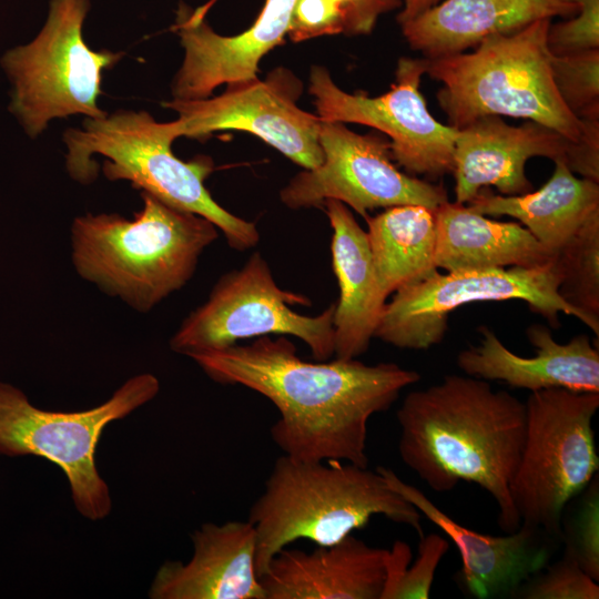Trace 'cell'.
<instances>
[{"instance_id":"cell-1","label":"cell","mask_w":599,"mask_h":599,"mask_svg":"<svg viewBox=\"0 0 599 599\" xmlns=\"http://www.w3.org/2000/svg\"><path fill=\"white\" fill-rule=\"evenodd\" d=\"M189 357L214 382L242 385L271 400L280 413L271 437L283 455L298 461L335 459L368 467L369 418L420 379L418 372L395 363L307 362L284 335Z\"/></svg>"},{"instance_id":"cell-2","label":"cell","mask_w":599,"mask_h":599,"mask_svg":"<svg viewBox=\"0 0 599 599\" xmlns=\"http://www.w3.org/2000/svg\"><path fill=\"white\" fill-rule=\"evenodd\" d=\"M398 453L432 490L474 483L496 501L498 526L516 531L520 518L510 496L526 433V405L488 380L446 375L406 395L396 413Z\"/></svg>"},{"instance_id":"cell-3","label":"cell","mask_w":599,"mask_h":599,"mask_svg":"<svg viewBox=\"0 0 599 599\" xmlns=\"http://www.w3.org/2000/svg\"><path fill=\"white\" fill-rule=\"evenodd\" d=\"M141 197L143 207L132 220L116 213L75 217L71 260L83 280L148 313L193 277L219 229L148 192L141 191Z\"/></svg>"},{"instance_id":"cell-4","label":"cell","mask_w":599,"mask_h":599,"mask_svg":"<svg viewBox=\"0 0 599 599\" xmlns=\"http://www.w3.org/2000/svg\"><path fill=\"white\" fill-rule=\"evenodd\" d=\"M378 515L412 527L419 538L424 535L422 514L377 469L335 459L298 461L282 455L248 514L256 534L257 576L295 540L331 546Z\"/></svg>"},{"instance_id":"cell-5","label":"cell","mask_w":599,"mask_h":599,"mask_svg":"<svg viewBox=\"0 0 599 599\" xmlns=\"http://www.w3.org/2000/svg\"><path fill=\"white\" fill-rule=\"evenodd\" d=\"M177 138V121L160 123L145 111L88 118L83 129L64 132L67 170L73 180L90 184L99 173L92 155H104L108 160L102 170L109 180H126L170 206L207 219L233 250L256 246L260 242L256 224L222 207L204 186L213 171L211 159L199 156L187 162L177 159L171 150Z\"/></svg>"},{"instance_id":"cell-6","label":"cell","mask_w":599,"mask_h":599,"mask_svg":"<svg viewBox=\"0 0 599 599\" xmlns=\"http://www.w3.org/2000/svg\"><path fill=\"white\" fill-rule=\"evenodd\" d=\"M550 19L493 34L471 52L427 59L426 72L443 83L438 102L457 130L487 115L541 123L578 142L583 121L559 95L548 45Z\"/></svg>"},{"instance_id":"cell-7","label":"cell","mask_w":599,"mask_h":599,"mask_svg":"<svg viewBox=\"0 0 599 599\" xmlns=\"http://www.w3.org/2000/svg\"><path fill=\"white\" fill-rule=\"evenodd\" d=\"M525 405L526 433L511 500L521 525L561 540L566 505L598 474L592 420L599 393L551 387L530 392Z\"/></svg>"},{"instance_id":"cell-8","label":"cell","mask_w":599,"mask_h":599,"mask_svg":"<svg viewBox=\"0 0 599 599\" xmlns=\"http://www.w3.org/2000/svg\"><path fill=\"white\" fill-rule=\"evenodd\" d=\"M159 390V379L142 373L97 407L52 412L33 406L20 389L0 382V455H33L55 464L69 481L80 515L101 520L111 512L112 499L95 464L99 439L110 423L149 403Z\"/></svg>"},{"instance_id":"cell-9","label":"cell","mask_w":599,"mask_h":599,"mask_svg":"<svg viewBox=\"0 0 599 599\" xmlns=\"http://www.w3.org/2000/svg\"><path fill=\"white\" fill-rule=\"evenodd\" d=\"M89 0H52L48 20L27 45L10 50L2 60L13 91L11 111L26 131L37 136L54 118L84 114L101 119L102 71L122 57L93 51L82 38Z\"/></svg>"},{"instance_id":"cell-10","label":"cell","mask_w":599,"mask_h":599,"mask_svg":"<svg viewBox=\"0 0 599 599\" xmlns=\"http://www.w3.org/2000/svg\"><path fill=\"white\" fill-rule=\"evenodd\" d=\"M292 305L307 306L311 300L281 288L266 260L254 252L241 268L220 276L207 300L183 319L170 347L189 356L245 338L292 335L309 347L315 361H327L334 355L335 304L315 316L298 314Z\"/></svg>"},{"instance_id":"cell-11","label":"cell","mask_w":599,"mask_h":599,"mask_svg":"<svg viewBox=\"0 0 599 599\" xmlns=\"http://www.w3.org/2000/svg\"><path fill=\"white\" fill-rule=\"evenodd\" d=\"M561 273L557 257L537 267L438 271L429 277L394 293L386 303L375 337L398 348L428 349L447 332L449 314L474 302L518 300L560 326L559 314L577 317L558 294Z\"/></svg>"},{"instance_id":"cell-12","label":"cell","mask_w":599,"mask_h":599,"mask_svg":"<svg viewBox=\"0 0 599 599\" xmlns=\"http://www.w3.org/2000/svg\"><path fill=\"white\" fill-rule=\"evenodd\" d=\"M323 162L304 170L282 189L290 209L322 206L337 200L365 219L378 207L417 204L435 211L448 201L446 190L400 172L393 163L390 142L376 134H358L342 122L322 121Z\"/></svg>"},{"instance_id":"cell-13","label":"cell","mask_w":599,"mask_h":599,"mask_svg":"<svg viewBox=\"0 0 599 599\" xmlns=\"http://www.w3.org/2000/svg\"><path fill=\"white\" fill-rule=\"evenodd\" d=\"M427 59L402 58L396 81L386 93L369 98L341 90L323 67L311 70L309 92L322 121L358 123L390 138L393 160L410 174L438 177L454 169L457 129L429 112L419 84Z\"/></svg>"},{"instance_id":"cell-14","label":"cell","mask_w":599,"mask_h":599,"mask_svg":"<svg viewBox=\"0 0 599 599\" xmlns=\"http://www.w3.org/2000/svg\"><path fill=\"white\" fill-rule=\"evenodd\" d=\"M291 79L271 75L229 83L219 97L163 103L179 113V135L202 139L220 130L253 133L305 170L319 166L322 119L300 109Z\"/></svg>"},{"instance_id":"cell-15","label":"cell","mask_w":599,"mask_h":599,"mask_svg":"<svg viewBox=\"0 0 599 599\" xmlns=\"http://www.w3.org/2000/svg\"><path fill=\"white\" fill-rule=\"evenodd\" d=\"M376 469L390 488L410 501L455 544L461 559L456 580L470 597L512 598L517 588L550 562L562 545L547 531L526 525L506 536L477 532L455 521L392 469L383 466Z\"/></svg>"},{"instance_id":"cell-16","label":"cell","mask_w":599,"mask_h":599,"mask_svg":"<svg viewBox=\"0 0 599 599\" xmlns=\"http://www.w3.org/2000/svg\"><path fill=\"white\" fill-rule=\"evenodd\" d=\"M297 1L266 0L255 22L234 37L210 28L205 7L193 10L181 4L174 30L185 53L172 85L174 99H206L220 84L256 79L261 58L288 32Z\"/></svg>"},{"instance_id":"cell-17","label":"cell","mask_w":599,"mask_h":599,"mask_svg":"<svg viewBox=\"0 0 599 599\" xmlns=\"http://www.w3.org/2000/svg\"><path fill=\"white\" fill-rule=\"evenodd\" d=\"M573 143L535 121L515 126L498 115L479 118L455 136V202L468 203L486 186H495L501 195L531 192L527 161L542 156L566 163Z\"/></svg>"},{"instance_id":"cell-18","label":"cell","mask_w":599,"mask_h":599,"mask_svg":"<svg viewBox=\"0 0 599 599\" xmlns=\"http://www.w3.org/2000/svg\"><path fill=\"white\" fill-rule=\"evenodd\" d=\"M187 562L165 561L149 590L152 599H265L255 568L256 534L246 520L205 522L191 534Z\"/></svg>"},{"instance_id":"cell-19","label":"cell","mask_w":599,"mask_h":599,"mask_svg":"<svg viewBox=\"0 0 599 599\" xmlns=\"http://www.w3.org/2000/svg\"><path fill=\"white\" fill-rule=\"evenodd\" d=\"M479 345L459 352L458 367L468 376L500 380L530 392L551 387L581 393H599V349L586 334L558 343L550 328L532 324L527 331L536 348L534 357H521L508 349L488 327H479Z\"/></svg>"},{"instance_id":"cell-20","label":"cell","mask_w":599,"mask_h":599,"mask_svg":"<svg viewBox=\"0 0 599 599\" xmlns=\"http://www.w3.org/2000/svg\"><path fill=\"white\" fill-rule=\"evenodd\" d=\"M387 557L349 535L311 552L283 548L260 580L265 599H380Z\"/></svg>"},{"instance_id":"cell-21","label":"cell","mask_w":599,"mask_h":599,"mask_svg":"<svg viewBox=\"0 0 599 599\" xmlns=\"http://www.w3.org/2000/svg\"><path fill=\"white\" fill-rule=\"evenodd\" d=\"M322 206L333 230L332 265L339 287L333 314L334 355L357 358L375 337L387 296L376 276L367 232L349 207L337 200Z\"/></svg>"},{"instance_id":"cell-22","label":"cell","mask_w":599,"mask_h":599,"mask_svg":"<svg viewBox=\"0 0 599 599\" xmlns=\"http://www.w3.org/2000/svg\"><path fill=\"white\" fill-rule=\"evenodd\" d=\"M576 12L577 6L566 0H441L402 30L413 50L436 59L465 52L489 35Z\"/></svg>"},{"instance_id":"cell-23","label":"cell","mask_w":599,"mask_h":599,"mask_svg":"<svg viewBox=\"0 0 599 599\" xmlns=\"http://www.w3.org/2000/svg\"><path fill=\"white\" fill-rule=\"evenodd\" d=\"M435 265L446 272L537 267L555 260L525 226L486 217L457 202L435 211Z\"/></svg>"},{"instance_id":"cell-24","label":"cell","mask_w":599,"mask_h":599,"mask_svg":"<svg viewBox=\"0 0 599 599\" xmlns=\"http://www.w3.org/2000/svg\"><path fill=\"white\" fill-rule=\"evenodd\" d=\"M551 177L538 190L521 195L481 190L468 207L487 216L518 220L552 254L599 212V183L577 177L562 160L555 161Z\"/></svg>"},{"instance_id":"cell-25","label":"cell","mask_w":599,"mask_h":599,"mask_svg":"<svg viewBox=\"0 0 599 599\" xmlns=\"http://www.w3.org/2000/svg\"><path fill=\"white\" fill-rule=\"evenodd\" d=\"M366 222L376 276L387 297L438 271L433 210L417 204L397 205L367 216Z\"/></svg>"},{"instance_id":"cell-26","label":"cell","mask_w":599,"mask_h":599,"mask_svg":"<svg viewBox=\"0 0 599 599\" xmlns=\"http://www.w3.org/2000/svg\"><path fill=\"white\" fill-rule=\"evenodd\" d=\"M560 297L599 336V212L592 214L556 254Z\"/></svg>"},{"instance_id":"cell-27","label":"cell","mask_w":599,"mask_h":599,"mask_svg":"<svg viewBox=\"0 0 599 599\" xmlns=\"http://www.w3.org/2000/svg\"><path fill=\"white\" fill-rule=\"evenodd\" d=\"M449 549V542L437 534L423 535L418 556L409 566L410 547L396 540L388 550L387 577L380 599H427L436 569Z\"/></svg>"},{"instance_id":"cell-28","label":"cell","mask_w":599,"mask_h":599,"mask_svg":"<svg viewBox=\"0 0 599 599\" xmlns=\"http://www.w3.org/2000/svg\"><path fill=\"white\" fill-rule=\"evenodd\" d=\"M564 551L581 569L599 580V480L598 474L565 507L561 517Z\"/></svg>"},{"instance_id":"cell-29","label":"cell","mask_w":599,"mask_h":599,"mask_svg":"<svg viewBox=\"0 0 599 599\" xmlns=\"http://www.w3.org/2000/svg\"><path fill=\"white\" fill-rule=\"evenodd\" d=\"M551 70L556 89L579 119H599V49L554 54Z\"/></svg>"},{"instance_id":"cell-30","label":"cell","mask_w":599,"mask_h":599,"mask_svg":"<svg viewBox=\"0 0 599 599\" xmlns=\"http://www.w3.org/2000/svg\"><path fill=\"white\" fill-rule=\"evenodd\" d=\"M516 599H598L599 585L566 551L526 579L514 592Z\"/></svg>"},{"instance_id":"cell-31","label":"cell","mask_w":599,"mask_h":599,"mask_svg":"<svg viewBox=\"0 0 599 599\" xmlns=\"http://www.w3.org/2000/svg\"><path fill=\"white\" fill-rule=\"evenodd\" d=\"M577 6L578 16L549 27L548 45L554 54L599 49V0H566Z\"/></svg>"},{"instance_id":"cell-32","label":"cell","mask_w":599,"mask_h":599,"mask_svg":"<svg viewBox=\"0 0 599 599\" xmlns=\"http://www.w3.org/2000/svg\"><path fill=\"white\" fill-rule=\"evenodd\" d=\"M343 31L342 13L332 0H298L287 33L293 41H303Z\"/></svg>"},{"instance_id":"cell-33","label":"cell","mask_w":599,"mask_h":599,"mask_svg":"<svg viewBox=\"0 0 599 599\" xmlns=\"http://www.w3.org/2000/svg\"><path fill=\"white\" fill-rule=\"evenodd\" d=\"M343 17L345 33L361 34L373 30L382 13L399 7L402 0H332Z\"/></svg>"},{"instance_id":"cell-34","label":"cell","mask_w":599,"mask_h":599,"mask_svg":"<svg viewBox=\"0 0 599 599\" xmlns=\"http://www.w3.org/2000/svg\"><path fill=\"white\" fill-rule=\"evenodd\" d=\"M582 121V135L573 143L566 165L572 173L599 183V119Z\"/></svg>"},{"instance_id":"cell-35","label":"cell","mask_w":599,"mask_h":599,"mask_svg":"<svg viewBox=\"0 0 599 599\" xmlns=\"http://www.w3.org/2000/svg\"><path fill=\"white\" fill-rule=\"evenodd\" d=\"M440 1L441 0H404V6L397 17V21L402 26Z\"/></svg>"}]
</instances>
